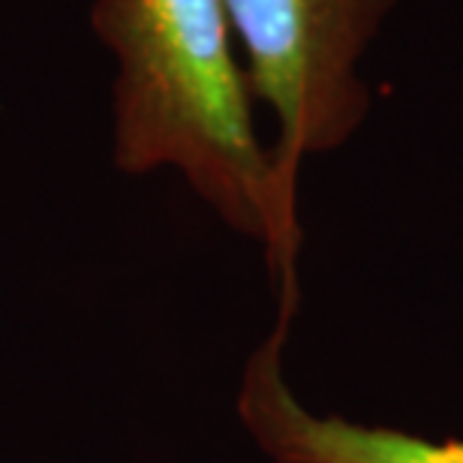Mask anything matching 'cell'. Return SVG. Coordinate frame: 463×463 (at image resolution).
Masks as SVG:
<instances>
[{"mask_svg":"<svg viewBox=\"0 0 463 463\" xmlns=\"http://www.w3.org/2000/svg\"><path fill=\"white\" fill-rule=\"evenodd\" d=\"M90 31L115 63L112 165L129 178L178 175L265 250L280 310H295L298 190L259 136L226 0H94Z\"/></svg>","mask_w":463,"mask_h":463,"instance_id":"obj_1","label":"cell"},{"mask_svg":"<svg viewBox=\"0 0 463 463\" xmlns=\"http://www.w3.org/2000/svg\"><path fill=\"white\" fill-rule=\"evenodd\" d=\"M250 94L274 120L271 154L298 190L301 165L364 127V58L394 0H226Z\"/></svg>","mask_w":463,"mask_h":463,"instance_id":"obj_2","label":"cell"},{"mask_svg":"<svg viewBox=\"0 0 463 463\" xmlns=\"http://www.w3.org/2000/svg\"><path fill=\"white\" fill-rule=\"evenodd\" d=\"M292 313L250 352L241 370L235 410L241 428L271 463H463V439H428L346 415L313 412L292 392L283 367Z\"/></svg>","mask_w":463,"mask_h":463,"instance_id":"obj_3","label":"cell"}]
</instances>
